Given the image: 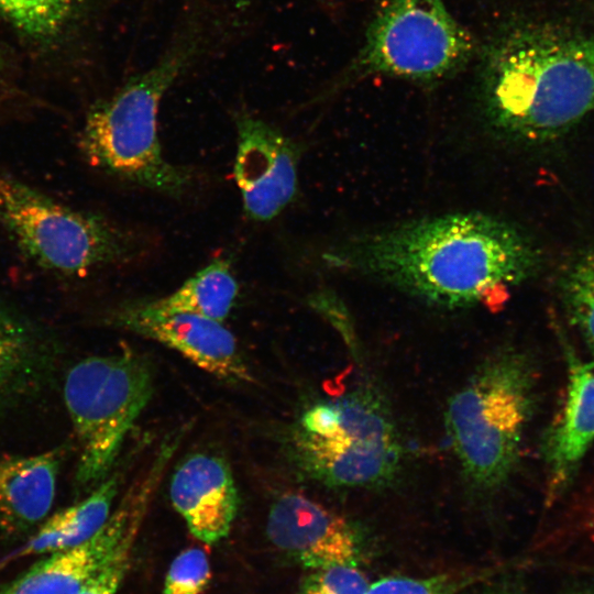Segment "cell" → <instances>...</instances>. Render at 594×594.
<instances>
[{"mask_svg":"<svg viewBox=\"0 0 594 594\" xmlns=\"http://www.w3.org/2000/svg\"><path fill=\"white\" fill-rule=\"evenodd\" d=\"M330 264L385 282L446 308L475 306L536 273L539 253L514 224L450 213L352 238Z\"/></svg>","mask_w":594,"mask_h":594,"instance_id":"obj_1","label":"cell"},{"mask_svg":"<svg viewBox=\"0 0 594 594\" xmlns=\"http://www.w3.org/2000/svg\"><path fill=\"white\" fill-rule=\"evenodd\" d=\"M480 62L481 114L503 140H554L594 108V41L580 32L510 23L484 45Z\"/></svg>","mask_w":594,"mask_h":594,"instance_id":"obj_2","label":"cell"},{"mask_svg":"<svg viewBox=\"0 0 594 594\" xmlns=\"http://www.w3.org/2000/svg\"><path fill=\"white\" fill-rule=\"evenodd\" d=\"M217 18L206 7L186 11L157 59L89 112L81 146L94 165L154 191L185 193L191 175L164 157L158 111L170 87L219 41Z\"/></svg>","mask_w":594,"mask_h":594,"instance_id":"obj_3","label":"cell"},{"mask_svg":"<svg viewBox=\"0 0 594 594\" xmlns=\"http://www.w3.org/2000/svg\"><path fill=\"white\" fill-rule=\"evenodd\" d=\"M534 396L530 360L504 350L486 359L450 398L446 431L464 477L476 490L494 491L510 476Z\"/></svg>","mask_w":594,"mask_h":594,"instance_id":"obj_4","label":"cell"},{"mask_svg":"<svg viewBox=\"0 0 594 594\" xmlns=\"http://www.w3.org/2000/svg\"><path fill=\"white\" fill-rule=\"evenodd\" d=\"M403 449L387 403L367 384L310 406L295 436L301 469L338 488H378L393 483L403 464Z\"/></svg>","mask_w":594,"mask_h":594,"instance_id":"obj_5","label":"cell"},{"mask_svg":"<svg viewBox=\"0 0 594 594\" xmlns=\"http://www.w3.org/2000/svg\"><path fill=\"white\" fill-rule=\"evenodd\" d=\"M152 392L150 363L133 352L89 356L67 372L64 400L80 447L79 484L108 474Z\"/></svg>","mask_w":594,"mask_h":594,"instance_id":"obj_6","label":"cell"},{"mask_svg":"<svg viewBox=\"0 0 594 594\" xmlns=\"http://www.w3.org/2000/svg\"><path fill=\"white\" fill-rule=\"evenodd\" d=\"M474 53L473 36L444 0H387L348 73L431 82L460 70Z\"/></svg>","mask_w":594,"mask_h":594,"instance_id":"obj_7","label":"cell"},{"mask_svg":"<svg viewBox=\"0 0 594 594\" xmlns=\"http://www.w3.org/2000/svg\"><path fill=\"white\" fill-rule=\"evenodd\" d=\"M0 220L25 253L61 273H85L133 250L105 220L57 204L1 169Z\"/></svg>","mask_w":594,"mask_h":594,"instance_id":"obj_8","label":"cell"},{"mask_svg":"<svg viewBox=\"0 0 594 594\" xmlns=\"http://www.w3.org/2000/svg\"><path fill=\"white\" fill-rule=\"evenodd\" d=\"M178 443L175 437L164 441L146 473L129 488L114 513L91 538L52 552L16 579L2 584L0 594H77L127 537L139 534Z\"/></svg>","mask_w":594,"mask_h":594,"instance_id":"obj_9","label":"cell"},{"mask_svg":"<svg viewBox=\"0 0 594 594\" xmlns=\"http://www.w3.org/2000/svg\"><path fill=\"white\" fill-rule=\"evenodd\" d=\"M234 178L243 209L253 220L275 218L297 193L298 146L280 131L248 112L235 117Z\"/></svg>","mask_w":594,"mask_h":594,"instance_id":"obj_10","label":"cell"},{"mask_svg":"<svg viewBox=\"0 0 594 594\" xmlns=\"http://www.w3.org/2000/svg\"><path fill=\"white\" fill-rule=\"evenodd\" d=\"M124 329L165 344L198 367L229 382H252L233 333L221 321L190 312L163 311L151 301L124 305L112 315Z\"/></svg>","mask_w":594,"mask_h":594,"instance_id":"obj_11","label":"cell"},{"mask_svg":"<svg viewBox=\"0 0 594 594\" xmlns=\"http://www.w3.org/2000/svg\"><path fill=\"white\" fill-rule=\"evenodd\" d=\"M271 542L305 568L358 563L361 538L344 517L311 498L286 493L272 505L266 524Z\"/></svg>","mask_w":594,"mask_h":594,"instance_id":"obj_12","label":"cell"},{"mask_svg":"<svg viewBox=\"0 0 594 594\" xmlns=\"http://www.w3.org/2000/svg\"><path fill=\"white\" fill-rule=\"evenodd\" d=\"M169 496L200 541L213 543L229 534L238 510V491L224 460L191 454L173 473Z\"/></svg>","mask_w":594,"mask_h":594,"instance_id":"obj_13","label":"cell"},{"mask_svg":"<svg viewBox=\"0 0 594 594\" xmlns=\"http://www.w3.org/2000/svg\"><path fill=\"white\" fill-rule=\"evenodd\" d=\"M568 387L561 413L543 441L550 493H561L571 482L594 442V362L566 351Z\"/></svg>","mask_w":594,"mask_h":594,"instance_id":"obj_14","label":"cell"},{"mask_svg":"<svg viewBox=\"0 0 594 594\" xmlns=\"http://www.w3.org/2000/svg\"><path fill=\"white\" fill-rule=\"evenodd\" d=\"M61 453L0 459V527L22 534L38 524L54 503Z\"/></svg>","mask_w":594,"mask_h":594,"instance_id":"obj_15","label":"cell"},{"mask_svg":"<svg viewBox=\"0 0 594 594\" xmlns=\"http://www.w3.org/2000/svg\"><path fill=\"white\" fill-rule=\"evenodd\" d=\"M119 483V475H112L82 502L54 514L19 551V557L52 553L87 541L111 515Z\"/></svg>","mask_w":594,"mask_h":594,"instance_id":"obj_16","label":"cell"},{"mask_svg":"<svg viewBox=\"0 0 594 594\" xmlns=\"http://www.w3.org/2000/svg\"><path fill=\"white\" fill-rule=\"evenodd\" d=\"M238 292L229 262L219 258L188 278L174 293L151 302L163 311L190 312L222 322L231 311Z\"/></svg>","mask_w":594,"mask_h":594,"instance_id":"obj_17","label":"cell"},{"mask_svg":"<svg viewBox=\"0 0 594 594\" xmlns=\"http://www.w3.org/2000/svg\"><path fill=\"white\" fill-rule=\"evenodd\" d=\"M564 309L594 353V251L576 257L560 282Z\"/></svg>","mask_w":594,"mask_h":594,"instance_id":"obj_18","label":"cell"},{"mask_svg":"<svg viewBox=\"0 0 594 594\" xmlns=\"http://www.w3.org/2000/svg\"><path fill=\"white\" fill-rule=\"evenodd\" d=\"M75 9L76 0H0V13L18 30L36 38L61 32Z\"/></svg>","mask_w":594,"mask_h":594,"instance_id":"obj_19","label":"cell"},{"mask_svg":"<svg viewBox=\"0 0 594 594\" xmlns=\"http://www.w3.org/2000/svg\"><path fill=\"white\" fill-rule=\"evenodd\" d=\"M33 345L28 330L0 311V403L18 387L32 365Z\"/></svg>","mask_w":594,"mask_h":594,"instance_id":"obj_20","label":"cell"},{"mask_svg":"<svg viewBox=\"0 0 594 594\" xmlns=\"http://www.w3.org/2000/svg\"><path fill=\"white\" fill-rule=\"evenodd\" d=\"M486 572H457L426 579L385 578L370 585L365 594H457L486 576Z\"/></svg>","mask_w":594,"mask_h":594,"instance_id":"obj_21","label":"cell"},{"mask_svg":"<svg viewBox=\"0 0 594 594\" xmlns=\"http://www.w3.org/2000/svg\"><path fill=\"white\" fill-rule=\"evenodd\" d=\"M211 579L206 552L198 548L182 551L166 574L163 594H202Z\"/></svg>","mask_w":594,"mask_h":594,"instance_id":"obj_22","label":"cell"},{"mask_svg":"<svg viewBox=\"0 0 594 594\" xmlns=\"http://www.w3.org/2000/svg\"><path fill=\"white\" fill-rule=\"evenodd\" d=\"M364 574L353 564H334L314 572L302 582L298 594H365Z\"/></svg>","mask_w":594,"mask_h":594,"instance_id":"obj_23","label":"cell"},{"mask_svg":"<svg viewBox=\"0 0 594 594\" xmlns=\"http://www.w3.org/2000/svg\"><path fill=\"white\" fill-rule=\"evenodd\" d=\"M138 534L127 537L77 594H117L130 566Z\"/></svg>","mask_w":594,"mask_h":594,"instance_id":"obj_24","label":"cell"}]
</instances>
